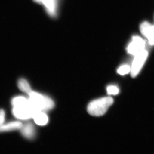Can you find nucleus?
<instances>
[{
    "mask_svg": "<svg viewBox=\"0 0 154 154\" xmlns=\"http://www.w3.org/2000/svg\"><path fill=\"white\" fill-rule=\"evenodd\" d=\"M145 42L139 36H133L132 41L128 45L127 51L132 55H136L138 53L145 50Z\"/></svg>",
    "mask_w": 154,
    "mask_h": 154,
    "instance_id": "39448f33",
    "label": "nucleus"
},
{
    "mask_svg": "<svg viewBox=\"0 0 154 154\" xmlns=\"http://www.w3.org/2000/svg\"><path fill=\"white\" fill-rule=\"evenodd\" d=\"M148 56V52L146 50L142 51L135 55V58L133 61L132 65L131 68V74L132 77H136L140 72L143 66H144L146 60Z\"/></svg>",
    "mask_w": 154,
    "mask_h": 154,
    "instance_id": "20e7f679",
    "label": "nucleus"
},
{
    "mask_svg": "<svg viewBox=\"0 0 154 154\" xmlns=\"http://www.w3.org/2000/svg\"><path fill=\"white\" fill-rule=\"evenodd\" d=\"M31 105L37 111L47 112L54 107V101L48 96L32 91L29 94Z\"/></svg>",
    "mask_w": 154,
    "mask_h": 154,
    "instance_id": "f257e3e1",
    "label": "nucleus"
},
{
    "mask_svg": "<svg viewBox=\"0 0 154 154\" xmlns=\"http://www.w3.org/2000/svg\"><path fill=\"white\" fill-rule=\"evenodd\" d=\"M35 123L39 126L47 125L48 122V116L45 112L39 111L36 112L33 116Z\"/></svg>",
    "mask_w": 154,
    "mask_h": 154,
    "instance_id": "6e6552de",
    "label": "nucleus"
},
{
    "mask_svg": "<svg viewBox=\"0 0 154 154\" xmlns=\"http://www.w3.org/2000/svg\"><path fill=\"white\" fill-rule=\"evenodd\" d=\"M131 71V67L128 65H124L121 66L117 70V72L121 75H124L125 74H128Z\"/></svg>",
    "mask_w": 154,
    "mask_h": 154,
    "instance_id": "ddd939ff",
    "label": "nucleus"
},
{
    "mask_svg": "<svg viewBox=\"0 0 154 154\" xmlns=\"http://www.w3.org/2000/svg\"><path fill=\"white\" fill-rule=\"evenodd\" d=\"M22 135L28 139L32 140L35 136V130L32 123L28 122L23 125L20 129Z\"/></svg>",
    "mask_w": 154,
    "mask_h": 154,
    "instance_id": "423d86ee",
    "label": "nucleus"
},
{
    "mask_svg": "<svg viewBox=\"0 0 154 154\" xmlns=\"http://www.w3.org/2000/svg\"><path fill=\"white\" fill-rule=\"evenodd\" d=\"M147 39L150 45H154V25L150 36Z\"/></svg>",
    "mask_w": 154,
    "mask_h": 154,
    "instance_id": "2eb2a0df",
    "label": "nucleus"
},
{
    "mask_svg": "<svg viewBox=\"0 0 154 154\" xmlns=\"http://www.w3.org/2000/svg\"><path fill=\"white\" fill-rule=\"evenodd\" d=\"M17 86L22 91L28 94V95L32 91L31 86L25 79H20L17 82Z\"/></svg>",
    "mask_w": 154,
    "mask_h": 154,
    "instance_id": "9b49d317",
    "label": "nucleus"
},
{
    "mask_svg": "<svg viewBox=\"0 0 154 154\" xmlns=\"http://www.w3.org/2000/svg\"><path fill=\"white\" fill-rule=\"evenodd\" d=\"M41 2L45 5L49 12L51 13L54 12V0H41Z\"/></svg>",
    "mask_w": 154,
    "mask_h": 154,
    "instance_id": "f8f14e48",
    "label": "nucleus"
},
{
    "mask_svg": "<svg viewBox=\"0 0 154 154\" xmlns=\"http://www.w3.org/2000/svg\"><path fill=\"white\" fill-rule=\"evenodd\" d=\"M23 125L22 122L20 121H12L5 124H3L0 126V133L20 130Z\"/></svg>",
    "mask_w": 154,
    "mask_h": 154,
    "instance_id": "0eeeda50",
    "label": "nucleus"
},
{
    "mask_svg": "<svg viewBox=\"0 0 154 154\" xmlns=\"http://www.w3.org/2000/svg\"><path fill=\"white\" fill-rule=\"evenodd\" d=\"M107 91L109 95H117L118 94L119 90L115 86H109L107 88Z\"/></svg>",
    "mask_w": 154,
    "mask_h": 154,
    "instance_id": "4468645a",
    "label": "nucleus"
},
{
    "mask_svg": "<svg viewBox=\"0 0 154 154\" xmlns=\"http://www.w3.org/2000/svg\"><path fill=\"white\" fill-rule=\"evenodd\" d=\"M153 26L154 25L147 22H143L140 25V29L141 34L147 39L150 36V34L153 29Z\"/></svg>",
    "mask_w": 154,
    "mask_h": 154,
    "instance_id": "1a4fd4ad",
    "label": "nucleus"
},
{
    "mask_svg": "<svg viewBox=\"0 0 154 154\" xmlns=\"http://www.w3.org/2000/svg\"><path fill=\"white\" fill-rule=\"evenodd\" d=\"M30 104L29 99L24 96H17L12 99V104L13 107H20L28 105Z\"/></svg>",
    "mask_w": 154,
    "mask_h": 154,
    "instance_id": "9d476101",
    "label": "nucleus"
},
{
    "mask_svg": "<svg viewBox=\"0 0 154 154\" xmlns=\"http://www.w3.org/2000/svg\"><path fill=\"white\" fill-rule=\"evenodd\" d=\"M35 1L38 2V3H42V2H41V0H35Z\"/></svg>",
    "mask_w": 154,
    "mask_h": 154,
    "instance_id": "f3484780",
    "label": "nucleus"
},
{
    "mask_svg": "<svg viewBox=\"0 0 154 154\" xmlns=\"http://www.w3.org/2000/svg\"><path fill=\"white\" fill-rule=\"evenodd\" d=\"M5 119V113L3 110H0V126L3 125Z\"/></svg>",
    "mask_w": 154,
    "mask_h": 154,
    "instance_id": "dca6fc26",
    "label": "nucleus"
},
{
    "mask_svg": "<svg viewBox=\"0 0 154 154\" xmlns=\"http://www.w3.org/2000/svg\"><path fill=\"white\" fill-rule=\"evenodd\" d=\"M38 111H39L34 109L31 105V103L26 106L13 107L12 110L14 116L15 117L23 120L33 118L34 114Z\"/></svg>",
    "mask_w": 154,
    "mask_h": 154,
    "instance_id": "7ed1b4c3",
    "label": "nucleus"
},
{
    "mask_svg": "<svg viewBox=\"0 0 154 154\" xmlns=\"http://www.w3.org/2000/svg\"><path fill=\"white\" fill-rule=\"evenodd\" d=\"M113 102V99L110 97L96 99L89 104L87 111L90 115L93 116H101L106 113Z\"/></svg>",
    "mask_w": 154,
    "mask_h": 154,
    "instance_id": "f03ea898",
    "label": "nucleus"
}]
</instances>
